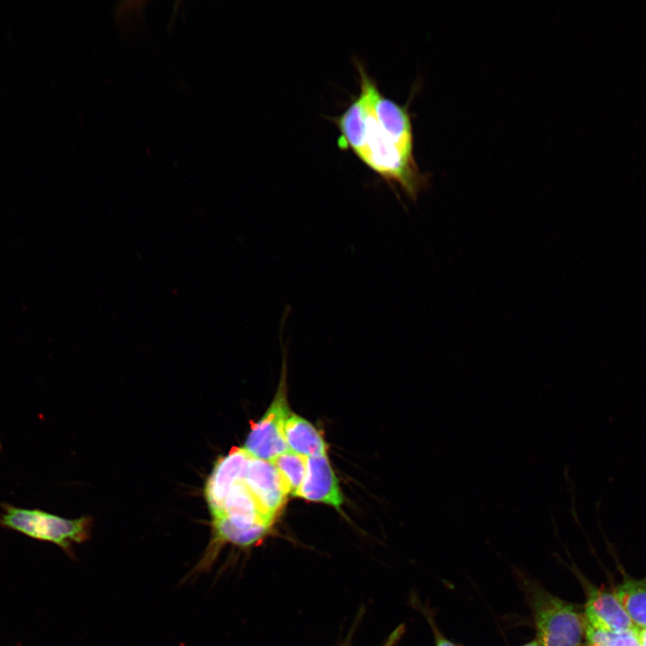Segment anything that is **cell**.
I'll list each match as a JSON object with an SVG mask.
<instances>
[{
  "mask_svg": "<svg viewBox=\"0 0 646 646\" xmlns=\"http://www.w3.org/2000/svg\"><path fill=\"white\" fill-rule=\"evenodd\" d=\"M339 130L338 146L352 150L371 170L391 187L399 186L413 201L427 187L429 174H423L413 151L404 148L377 120L359 93L346 109L331 118Z\"/></svg>",
  "mask_w": 646,
  "mask_h": 646,
  "instance_id": "cell-1",
  "label": "cell"
},
{
  "mask_svg": "<svg viewBox=\"0 0 646 646\" xmlns=\"http://www.w3.org/2000/svg\"><path fill=\"white\" fill-rule=\"evenodd\" d=\"M0 527L19 532L32 539L50 542L71 554L74 543L89 537L92 519H65L39 509L20 508L2 503Z\"/></svg>",
  "mask_w": 646,
  "mask_h": 646,
  "instance_id": "cell-2",
  "label": "cell"
},
{
  "mask_svg": "<svg viewBox=\"0 0 646 646\" xmlns=\"http://www.w3.org/2000/svg\"><path fill=\"white\" fill-rule=\"evenodd\" d=\"M528 596L541 646H581L585 620L575 607L537 584L528 586Z\"/></svg>",
  "mask_w": 646,
  "mask_h": 646,
  "instance_id": "cell-3",
  "label": "cell"
},
{
  "mask_svg": "<svg viewBox=\"0 0 646 646\" xmlns=\"http://www.w3.org/2000/svg\"><path fill=\"white\" fill-rule=\"evenodd\" d=\"M286 365L283 360L282 377L275 398L265 415L252 423L243 449L255 458L271 461L288 450L284 427L291 415L286 398Z\"/></svg>",
  "mask_w": 646,
  "mask_h": 646,
  "instance_id": "cell-4",
  "label": "cell"
},
{
  "mask_svg": "<svg viewBox=\"0 0 646 646\" xmlns=\"http://www.w3.org/2000/svg\"><path fill=\"white\" fill-rule=\"evenodd\" d=\"M243 482L266 519L274 524L289 495L275 467L271 461L250 457Z\"/></svg>",
  "mask_w": 646,
  "mask_h": 646,
  "instance_id": "cell-5",
  "label": "cell"
},
{
  "mask_svg": "<svg viewBox=\"0 0 646 646\" xmlns=\"http://www.w3.org/2000/svg\"><path fill=\"white\" fill-rule=\"evenodd\" d=\"M250 456L242 448L231 450L215 462L208 477L204 493L212 517L223 511L224 501L234 484L244 479Z\"/></svg>",
  "mask_w": 646,
  "mask_h": 646,
  "instance_id": "cell-6",
  "label": "cell"
},
{
  "mask_svg": "<svg viewBox=\"0 0 646 646\" xmlns=\"http://www.w3.org/2000/svg\"><path fill=\"white\" fill-rule=\"evenodd\" d=\"M585 624L607 633H622L637 627L615 593L591 588L585 604Z\"/></svg>",
  "mask_w": 646,
  "mask_h": 646,
  "instance_id": "cell-7",
  "label": "cell"
},
{
  "mask_svg": "<svg viewBox=\"0 0 646 646\" xmlns=\"http://www.w3.org/2000/svg\"><path fill=\"white\" fill-rule=\"evenodd\" d=\"M306 462V475L297 496L339 509L344 498L327 454L307 458Z\"/></svg>",
  "mask_w": 646,
  "mask_h": 646,
  "instance_id": "cell-8",
  "label": "cell"
},
{
  "mask_svg": "<svg viewBox=\"0 0 646 646\" xmlns=\"http://www.w3.org/2000/svg\"><path fill=\"white\" fill-rule=\"evenodd\" d=\"M220 516L240 530L271 528L273 525L262 513L243 480L231 489L224 501L223 511L214 517Z\"/></svg>",
  "mask_w": 646,
  "mask_h": 646,
  "instance_id": "cell-9",
  "label": "cell"
},
{
  "mask_svg": "<svg viewBox=\"0 0 646 646\" xmlns=\"http://www.w3.org/2000/svg\"><path fill=\"white\" fill-rule=\"evenodd\" d=\"M289 450L304 458L327 454V444L319 431L306 419L292 414L284 427Z\"/></svg>",
  "mask_w": 646,
  "mask_h": 646,
  "instance_id": "cell-10",
  "label": "cell"
},
{
  "mask_svg": "<svg viewBox=\"0 0 646 646\" xmlns=\"http://www.w3.org/2000/svg\"><path fill=\"white\" fill-rule=\"evenodd\" d=\"M614 593L635 626L646 628V578L624 581Z\"/></svg>",
  "mask_w": 646,
  "mask_h": 646,
  "instance_id": "cell-11",
  "label": "cell"
},
{
  "mask_svg": "<svg viewBox=\"0 0 646 646\" xmlns=\"http://www.w3.org/2000/svg\"><path fill=\"white\" fill-rule=\"evenodd\" d=\"M307 458L301 457L291 450L281 453L271 462L282 477L287 492L292 496H297L306 475Z\"/></svg>",
  "mask_w": 646,
  "mask_h": 646,
  "instance_id": "cell-12",
  "label": "cell"
},
{
  "mask_svg": "<svg viewBox=\"0 0 646 646\" xmlns=\"http://www.w3.org/2000/svg\"><path fill=\"white\" fill-rule=\"evenodd\" d=\"M583 646H641L638 627L622 633H607L585 624Z\"/></svg>",
  "mask_w": 646,
  "mask_h": 646,
  "instance_id": "cell-13",
  "label": "cell"
},
{
  "mask_svg": "<svg viewBox=\"0 0 646 646\" xmlns=\"http://www.w3.org/2000/svg\"><path fill=\"white\" fill-rule=\"evenodd\" d=\"M427 617H428V621H429V623H430V625L432 626V631H433L435 646H457L455 643H453V642H450L449 639H447L446 637H444V636L439 632V630H438L437 627L435 626V623L432 621V618H430V616H427Z\"/></svg>",
  "mask_w": 646,
  "mask_h": 646,
  "instance_id": "cell-14",
  "label": "cell"
},
{
  "mask_svg": "<svg viewBox=\"0 0 646 646\" xmlns=\"http://www.w3.org/2000/svg\"><path fill=\"white\" fill-rule=\"evenodd\" d=\"M405 632V625L397 626L388 637L387 641L381 646H396Z\"/></svg>",
  "mask_w": 646,
  "mask_h": 646,
  "instance_id": "cell-15",
  "label": "cell"
},
{
  "mask_svg": "<svg viewBox=\"0 0 646 646\" xmlns=\"http://www.w3.org/2000/svg\"><path fill=\"white\" fill-rule=\"evenodd\" d=\"M638 636L641 646H646V628H638Z\"/></svg>",
  "mask_w": 646,
  "mask_h": 646,
  "instance_id": "cell-16",
  "label": "cell"
},
{
  "mask_svg": "<svg viewBox=\"0 0 646 646\" xmlns=\"http://www.w3.org/2000/svg\"><path fill=\"white\" fill-rule=\"evenodd\" d=\"M522 646H541L539 642L537 640H534L532 642H529Z\"/></svg>",
  "mask_w": 646,
  "mask_h": 646,
  "instance_id": "cell-17",
  "label": "cell"
}]
</instances>
